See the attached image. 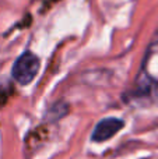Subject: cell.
<instances>
[{
	"mask_svg": "<svg viewBox=\"0 0 158 159\" xmlns=\"http://www.w3.org/2000/svg\"><path fill=\"white\" fill-rule=\"evenodd\" d=\"M67 112H69V105H66L64 102H56L46 112V117L49 121H58L59 119L66 116Z\"/></svg>",
	"mask_w": 158,
	"mask_h": 159,
	"instance_id": "cell-4",
	"label": "cell"
},
{
	"mask_svg": "<svg viewBox=\"0 0 158 159\" xmlns=\"http://www.w3.org/2000/svg\"><path fill=\"white\" fill-rule=\"evenodd\" d=\"M125 126L123 120L116 117H106L102 119L100 123L95 126L94 131H92V141L95 143H102L109 138H112L118 131L122 130V127Z\"/></svg>",
	"mask_w": 158,
	"mask_h": 159,
	"instance_id": "cell-2",
	"label": "cell"
},
{
	"mask_svg": "<svg viewBox=\"0 0 158 159\" xmlns=\"http://www.w3.org/2000/svg\"><path fill=\"white\" fill-rule=\"evenodd\" d=\"M41 67V61L34 53L31 52H24L22 55H20L17 57V60L14 61L11 74L13 78L16 80L18 84L27 85L36 77Z\"/></svg>",
	"mask_w": 158,
	"mask_h": 159,
	"instance_id": "cell-1",
	"label": "cell"
},
{
	"mask_svg": "<svg viewBox=\"0 0 158 159\" xmlns=\"http://www.w3.org/2000/svg\"><path fill=\"white\" fill-rule=\"evenodd\" d=\"M158 91L157 84L150 77L139 80L134 89L130 91V95L136 101H146V99H154L156 92Z\"/></svg>",
	"mask_w": 158,
	"mask_h": 159,
	"instance_id": "cell-3",
	"label": "cell"
}]
</instances>
